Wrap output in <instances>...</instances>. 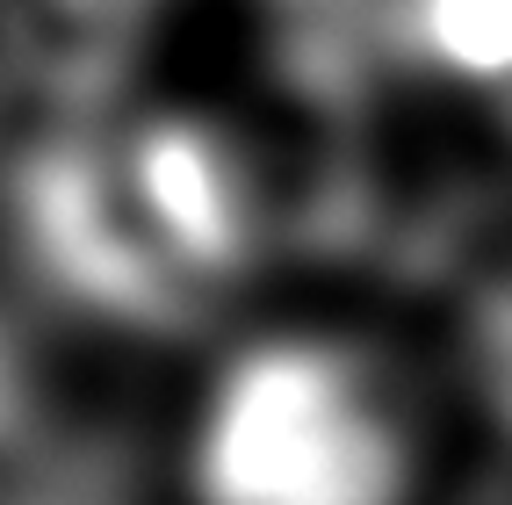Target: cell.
I'll list each match as a JSON object with an SVG mask.
<instances>
[{
  "instance_id": "cell-3",
  "label": "cell",
  "mask_w": 512,
  "mask_h": 505,
  "mask_svg": "<svg viewBox=\"0 0 512 505\" xmlns=\"http://www.w3.org/2000/svg\"><path fill=\"white\" fill-rule=\"evenodd\" d=\"M462 368H469V390L491 412V426L512 441V275L476 289L469 325H462Z\"/></svg>"
},
{
  "instance_id": "cell-2",
  "label": "cell",
  "mask_w": 512,
  "mask_h": 505,
  "mask_svg": "<svg viewBox=\"0 0 512 505\" xmlns=\"http://www.w3.org/2000/svg\"><path fill=\"white\" fill-rule=\"evenodd\" d=\"M419 51L462 80H512V0H412Z\"/></svg>"
},
{
  "instance_id": "cell-1",
  "label": "cell",
  "mask_w": 512,
  "mask_h": 505,
  "mask_svg": "<svg viewBox=\"0 0 512 505\" xmlns=\"http://www.w3.org/2000/svg\"><path fill=\"white\" fill-rule=\"evenodd\" d=\"M419 469L404 383L339 332L246 340L188 426V505H412Z\"/></svg>"
}]
</instances>
